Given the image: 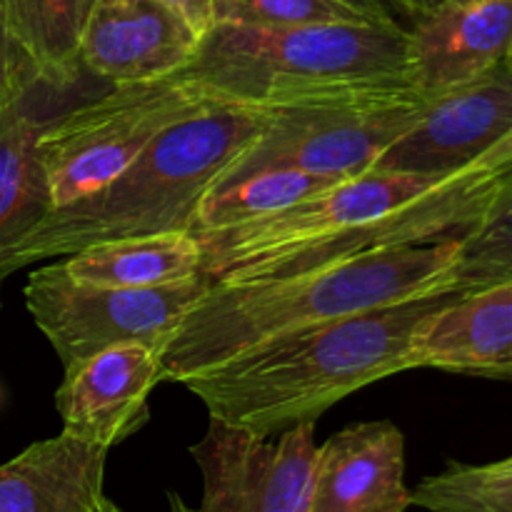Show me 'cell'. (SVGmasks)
Wrapping results in <instances>:
<instances>
[{
	"label": "cell",
	"mask_w": 512,
	"mask_h": 512,
	"mask_svg": "<svg viewBox=\"0 0 512 512\" xmlns=\"http://www.w3.org/2000/svg\"><path fill=\"white\" fill-rule=\"evenodd\" d=\"M455 295L408 300L278 335L185 380L210 418L270 438L318 423L348 395L418 368V340Z\"/></svg>",
	"instance_id": "obj_1"
},
{
	"label": "cell",
	"mask_w": 512,
	"mask_h": 512,
	"mask_svg": "<svg viewBox=\"0 0 512 512\" xmlns=\"http://www.w3.org/2000/svg\"><path fill=\"white\" fill-rule=\"evenodd\" d=\"M458 238L365 253L283 278L213 283L160 355L168 383H185L278 335L365 310L450 293Z\"/></svg>",
	"instance_id": "obj_2"
},
{
	"label": "cell",
	"mask_w": 512,
	"mask_h": 512,
	"mask_svg": "<svg viewBox=\"0 0 512 512\" xmlns=\"http://www.w3.org/2000/svg\"><path fill=\"white\" fill-rule=\"evenodd\" d=\"M270 108L213 103L170 125L113 183L60 205L13 250L8 273L103 243L158 233H193L205 195L265 130Z\"/></svg>",
	"instance_id": "obj_3"
},
{
	"label": "cell",
	"mask_w": 512,
	"mask_h": 512,
	"mask_svg": "<svg viewBox=\"0 0 512 512\" xmlns=\"http://www.w3.org/2000/svg\"><path fill=\"white\" fill-rule=\"evenodd\" d=\"M180 75L213 100L253 108L413 85L408 35L398 20L268 28L213 23Z\"/></svg>",
	"instance_id": "obj_4"
},
{
	"label": "cell",
	"mask_w": 512,
	"mask_h": 512,
	"mask_svg": "<svg viewBox=\"0 0 512 512\" xmlns=\"http://www.w3.org/2000/svg\"><path fill=\"white\" fill-rule=\"evenodd\" d=\"M213 103L218 100L175 73L113 85L110 93L53 115L38 143L53 208L98 193L170 125Z\"/></svg>",
	"instance_id": "obj_5"
},
{
	"label": "cell",
	"mask_w": 512,
	"mask_h": 512,
	"mask_svg": "<svg viewBox=\"0 0 512 512\" xmlns=\"http://www.w3.org/2000/svg\"><path fill=\"white\" fill-rule=\"evenodd\" d=\"M415 85L365 90L345 98L270 108V120L220 183L258 170H300L353 178L408 133L428 105Z\"/></svg>",
	"instance_id": "obj_6"
},
{
	"label": "cell",
	"mask_w": 512,
	"mask_h": 512,
	"mask_svg": "<svg viewBox=\"0 0 512 512\" xmlns=\"http://www.w3.org/2000/svg\"><path fill=\"white\" fill-rule=\"evenodd\" d=\"M200 273L148 288H103L78 283L60 260L38 268L25 283V308L55 350L63 370L120 343L163 350L188 310L213 288Z\"/></svg>",
	"instance_id": "obj_7"
},
{
	"label": "cell",
	"mask_w": 512,
	"mask_h": 512,
	"mask_svg": "<svg viewBox=\"0 0 512 512\" xmlns=\"http://www.w3.org/2000/svg\"><path fill=\"white\" fill-rule=\"evenodd\" d=\"M190 455L203 475V503L193 512H310L315 423L265 438L210 418Z\"/></svg>",
	"instance_id": "obj_8"
},
{
	"label": "cell",
	"mask_w": 512,
	"mask_h": 512,
	"mask_svg": "<svg viewBox=\"0 0 512 512\" xmlns=\"http://www.w3.org/2000/svg\"><path fill=\"white\" fill-rule=\"evenodd\" d=\"M512 135V70L505 63L483 78L433 95L418 123L400 135L370 170L445 178L468 168Z\"/></svg>",
	"instance_id": "obj_9"
},
{
	"label": "cell",
	"mask_w": 512,
	"mask_h": 512,
	"mask_svg": "<svg viewBox=\"0 0 512 512\" xmlns=\"http://www.w3.org/2000/svg\"><path fill=\"white\" fill-rule=\"evenodd\" d=\"M163 350L120 343L65 368L55 408L65 433L113 450L148 423V398L163 380Z\"/></svg>",
	"instance_id": "obj_10"
},
{
	"label": "cell",
	"mask_w": 512,
	"mask_h": 512,
	"mask_svg": "<svg viewBox=\"0 0 512 512\" xmlns=\"http://www.w3.org/2000/svg\"><path fill=\"white\" fill-rule=\"evenodd\" d=\"M413 85L448 93L505 63L512 40V0H440L403 25Z\"/></svg>",
	"instance_id": "obj_11"
},
{
	"label": "cell",
	"mask_w": 512,
	"mask_h": 512,
	"mask_svg": "<svg viewBox=\"0 0 512 512\" xmlns=\"http://www.w3.org/2000/svg\"><path fill=\"white\" fill-rule=\"evenodd\" d=\"M203 35L163 0H95L80 65L110 85L175 75Z\"/></svg>",
	"instance_id": "obj_12"
},
{
	"label": "cell",
	"mask_w": 512,
	"mask_h": 512,
	"mask_svg": "<svg viewBox=\"0 0 512 512\" xmlns=\"http://www.w3.org/2000/svg\"><path fill=\"white\" fill-rule=\"evenodd\" d=\"M405 438L390 420L353 423L315 455L310 512H408Z\"/></svg>",
	"instance_id": "obj_13"
},
{
	"label": "cell",
	"mask_w": 512,
	"mask_h": 512,
	"mask_svg": "<svg viewBox=\"0 0 512 512\" xmlns=\"http://www.w3.org/2000/svg\"><path fill=\"white\" fill-rule=\"evenodd\" d=\"M55 90L25 65L0 105V290L13 250L53 210L38 143L53 118L48 103Z\"/></svg>",
	"instance_id": "obj_14"
},
{
	"label": "cell",
	"mask_w": 512,
	"mask_h": 512,
	"mask_svg": "<svg viewBox=\"0 0 512 512\" xmlns=\"http://www.w3.org/2000/svg\"><path fill=\"white\" fill-rule=\"evenodd\" d=\"M418 368L512 380V280L435 310L420 333Z\"/></svg>",
	"instance_id": "obj_15"
},
{
	"label": "cell",
	"mask_w": 512,
	"mask_h": 512,
	"mask_svg": "<svg viewBox=\"0 0 512 512\" xmlns=\"http://www.w3.org/2000/svg\"><path fill=\"white\" fill-rule=\"evenodd\" d=\"M108 453L65 430L28 445L0 465V512H95Z\"/></svg>",
	"instance_id": "obj_16"
},
{
	"label": "cell",
	"mask_w": 512,
	"mask_h": 512,
	"mask_svg": "<svg viewBox=\"0 0 512 512\" xmlns=\"http://www.w3.org/2000/svg\"><path fill=\"white\" fill-rule=\"evenodd\" d=\"M58 260L78 283L148 288L203 273V245L195 233L135 235L103 240Z\"/></svg>",
	"instance_id": "obj_17"
},
{
	"label": "cell",
	"mask_w": 512,
	"mask_h": 512,
	"mask_svg": "<svg viewBox=\"0 0 512 512\" xmlns=\"http://www.w3.org/2000/svg\"><path fill=\"white\" fill-rule=\"evenodd\" d=\"M10 38L35 75L63 90L78 78L80 45L95 0H0Z\"/></svg>",
	"instance_id": "obj_18"
},
{
	"label": "cell",
	"mask_w": 512,
	"mask_h": 512,
	"mask_svg": "<svg viewBox=\"0 0 512 512\" xmlns=\"http://www.w3.org/2000/svg\"><path fill=\"white\" fill-rule=\"evenodd\" d=\"M333 183L338 180L300 173V170H258V173L225 180L205 195L193 233L233 228V225L280 213Z\"/></svg>",
	"instance_id": "obj_19"
},
{
	"label": "cell",
	"mask_w": 512,
	"mask_h": 512,
	"mask_svg": "<svg viewBox=\"0 0 512 512\" xmlns=\"http://www.w3.org/2000/svg\"><path fill=\"white\" fill-rule=\"evenodd\" d=\"M505 280H512V185L458 238L450 293H475Z\"/></svg>",
	"instance_id": "obj_20"
},
{
	"label": "cell",
	"mask_w": 512,
	"mask_h": 512,
	"mask_svg": "<svg viewBox=\"0 0 512 512\" xmlns=\"http://www.w3.org/2000/svg\"><path fill=\"white\" fill-rule=\"evenodd\" d=\"M428 512H512V455L495 463H450L410 490Z\"/></svg>",
	"instance_id": "obj_21"
},
{
	"label": "cell",
	"mask_w": 512,
	"mask_h": 512,
	"mask_svg": "<svg viewBox=\"0 0 512 512\" xmlns=\"http://www.w3.org/2000/svg\"><path fill=\"white\" fill-rule=\"evenodd\" d=\"M375 20L343 0H213V23L230 25H305Z\"/></svg>",
	"instance_id": "obj_22"
},
{
	"label": "cell",
	"mask_w": 512,
	"mask_h": 512,
	"mask_svg": "<svg viewBox=\"0 0 512 512\" xmlns=\"http://www.w3.org/2000/svg\"><path fill=\"white\" fill-rule=\"evenodd\" d=\"M25 65L28 63H25V58L20 55L18 45L13 43V38H10L8 23H5L3 3H0V105L8 100L10 90L15 88V83H18Z\"/></svg>",
	"instance_id": "obj_23"
},
{
	"label": "cell",
	"mask_w": 512,
	"mask_h": 512,
	"mask_svg": "<svg viewBox=\"0 0 512 512\" xmlns=\"http://www.w3.org/2000/svg\"><path fill=\"white\" fill-rule=\"evenodd\" d=\"M163 3L178 10L200 35L213 25V0H163Z\"/></svg>",
	"instance_id": "obj_24"
},
{
	"label": "cell",
	"mask_w": 512,
	"mask_h": 512,
	"mask_svg": "<svg viewBox=\"0 0 512 512\" xmlns=\"http://www.w3.org/2000/svg\"><path fill=\"white\" fill-rule=\"evenodd\" d=\"M390 8V13L395 15V20H398V15H403L405 20L415 18V15L425 13L428 8H433V5H438L440 0H385Z\"/></svg>",
	"instance_id": "obj_25"
},
{
	"label": "cell",
	"mask_w": 512,
	"mask_h": 512,
	"mask_svg": "<svg viewBox=\"0 0 512 512\" xmlns=\"http://www.w3.org/2000/svg\"><path fill=\"white\" fill-rule=\"evenodd\" d=\"M343 3L353 5L355 10H360V13L370 15V18H375V20H395V15L390 13V8L385 0H343Z\"/></svg>",
	"instance_id": "obj_26"
},
{
	"label": "cell",
	"mask_w": 512,
	"mask_h": 512,
	"mask_svg": "<svg viewBox=\"0 0 512 512\" xmlns=\"http://www.w3.org/2000/svg\"><path fill=\"white\" fill-rule=\"evenodd\" d=\"M168 503H170V512H193V508H188V505L183 503V498L175 493L168 495Z\"/></svg>",
	"instance_id": "obj_27"
},
{
	"label": "cell",
	"mask_w": 512,
	"mask_h": 512,
	"mask_svg": "<svg viewBox=\"0 0 512 512\" xmlns=\"http://www.w3.org/2000/svg\"><path fill=\"white\" fill-rule=\"evenodd\" d=\"M95 512H125V510H120L118 505L113 503V500H108V498H103L98 503V508H95Z\"/></svg>",
	"instance_id": "obj_28"
},
{
	"label": "cell",
	"mask_w": 512,
	"mask_h": 512,
	"mask_svg": "<svg viewBox=\"0 0 512 512\" xmlns=\"http://www.w3.org/2000/svg\"><path fill=\"white\" fill-rule=\"evenodd\" d=\"M505 65L512 70V40H510V48H508V55H505Z\"/></svg>",
	"instance_id": "obj_29"
}]
</instances>
